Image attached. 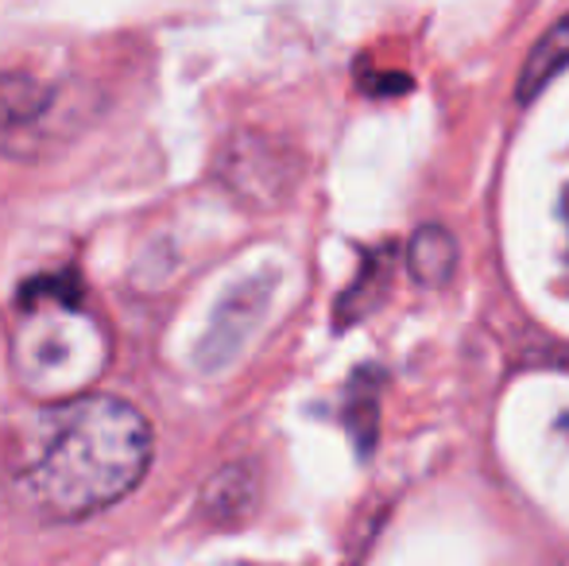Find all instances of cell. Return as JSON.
Listing matches in <instances>:
<instances>
[{"mask_svg": "<svg viewBox=\"0 0 569 566\" xmlns=\"http://www.w3.org/2000/svg\"><path fill=\"white\" fill-rule=\"evenodd\" d=\"M156 454L151 424L120 396L86 393L43 404L12 438L8 477L23 508L54 524L90 520L143 481Z\"/></svg>", "mask_w": 569, "mask_h": 566, "instance_id": "cell-1", "label": "cell"}, {"mask_svg": "<svg viewBox=\"0 0 569 566\" xmlns=\"http://www.w3.org/2000/svg\"><path fill=\"white\" fill-rule=\"evenodd\" d=\"M20 385L43 404H67L109 365V338L86 307L74 276H39L20 287V326L12 341Z\"/></svg>", "mask_w": 569, "mask_h": 566, "instance_id": "cell-2", "label": "cell"}, {"mask_svg": "<svg viewBox=\"0 0 569 566\" xmlns=\"http://www.w3.org/2000/svg\"><path fill=\"white\" fill-rule=\"evenodd\" d=\"M62 93L31 70H0V156L39 159L54 148Z\"/></svg>", "mask_w": 569, "mask_h": 566, "instance_id": "cell-3", "label": "cell"}, {"mask_svg": "<svg viewBox=\"0 0 569 566\" xmlns=\"http://www.w3.org/2000/svg\"><path fill=\"white\" fill-rule=\"evenodd\" d=\"M287 163H291V159H287L268 137H260V132H240V137H232L229 148L221 151L218 175L226 179V187L237 198L268 206V202H276L287 190V182H291Z\"/></svg>", "mask_w": 569, "mask_h": 566, "instance_id": "cell-4", "label": "cell"}, {"mask_svg": "<svg viewBox=\"0 0 569 566\" xmlns=\"http://www.w3.org/2000/svg\"><path fill=\"white\" fill-rule=\"evenodd\" d=\"M260 505V474L248 461H229L202 485L198 508L213 528H240Z\"/></svg>", "mask_w": 569, "mask_h": 566, "instance_id": "cell-5", "label": "cell"}, {"mask_svg": "<svg viewBox=\"0 0 569 566\" xmlns=\"http://www.w3.org/2000/svg\"><path fill=\"white\" fill-rule=\"evenodd\" d=\"M271 295V284L268 280H252L244 287H237V291L229 295L226 302H221L218 310V322H213L210 338H206L202 346V357L198 361L206 365V369H218V365H226L232 354H237V346L244 341L248 326L260 318L263 302H268Z\"/></svg>", "mask_w": 569, "mask_h": 566, "instance_id": "cell-6", "label": "cell"}, {"mask_svg": "<svg viewBox=\"0 0 569 566\" xmlns=\"http://www.w3.org/2000/svg\"><path fill=\"white\" fill-rule=\"evenodd\" d=\"M569 67V12L550 23V31L531 47L519 75V101H531L547 90L550 78H558Z\"/></svg>", "mask_w": 569, "mask_h": 566, "instance_id": "cell-7", "label": "cell"}, {"mask_svg": "<svg viewBox=\"0 0 569 566\" xmlns=\"http://www.w3.org/2000/svg\"><path fill=\"white\" fill-rule=\"evenodd\" d=\"M407 268L422 287H438L453 276L457 268V241L450 229L442 226H422L415 229L411 245H407Z\"/></svg>", "mask_w": 569, "mask_h": 566, "instance_id": "cell-8", "label": "cell"}, {"mask_svg": "<svg viewBox=\"0 0 569 566\" xmlns=\"http://www.w3.org/2000/svg\"><path fill=\"white\" fill-rule=\"evenodd\" d=\"M388 291V252H372V257L365 260V268H360L357 284L349 287V291L341 295L338 302V326L345 322H357L360 315H368V310L380 302V295Z\"/></svg>", "mask_w": 569, "mask_h": 566, "instance_id": "cell-9", "label": "cell"}, {"mask_svg": "<svg viewBox=\"0 0 569 566\" xmlns=\"http://www.w3.org/2000/svg\"><path fill=\"white\" fill-rule=\"evenodd\" d=\"M368 373L372 369H365V377H357V385H352V393H349V411H345L349 430L360 443V454L372 450V438H376V393H372V377H368Z\"/></svg>", "mask_w": 569, "mask_h": 566, "instance_id": "cell-10", "label": "cell"}]
</instances>
